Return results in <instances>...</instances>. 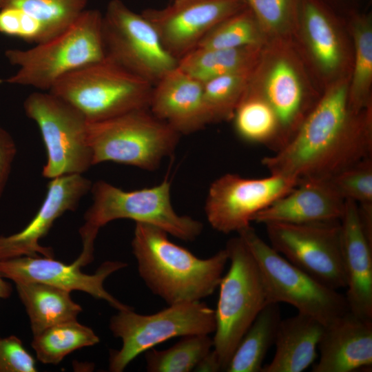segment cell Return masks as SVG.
Segmentation results:
<instances>
[{
  "label": "cell",
  "instance_id": "cell-1",
  "mask_svg": "<svg viewBox=\"0 0 372 372\" xmlns=\"http://www.w3.org/2000/svg\"><path fill=\"white\" fill-rule=\"evenodd\" d=\"M372 157L371 106L360 112L349 102V83L329 87L289 141L262 165L270 174L298 183L330 179L340 172Z\"/></svg>",
  "mask_w": 372,
  "mask_h": 372
},
{
  "label": "cell",
  "instance_id": "cell-2",
  "mask_svg": "<svg viewBox=\"0 0 372 372\" xmlns=\"http://www.w3.org/2000/svg\"><path fill=\"white\" fill-rule=\"evenodd\" d=\"M167 235L153 225L136 223L132 248L146 286L169 305L211 296L229 261L226 249L203 259L172 242Z\"/></svg>",
  "mask_w": 372,
  "mask_h": 372
},
{
  "label": "cell",
  "instance_id": "cell-3",
  "mask_svg": "<svg viewBox=\"0 0 372 372\" xmlns=\"http://www.w3.org/2000/svg\"><path fill=\"white\" fill-rule=\"evenodd\" d=\"M103 14L86 9L68 28L26 49H9L5 55L19 68L6 82L49 91L62 76L105 57Z\"/></svg>",
  "mask_w": 372,
  "mask_h": 372
},
{
  "label": "cell",
  "instance_id": "cell-4",
  "mask_svg": "<svg viewBox=\"0 0 372 372\" xmlns=\"http://www.w3.org/2000/svg\"><path fill=\"white\" fill-rule=\"evenodd\" d=\"M93 203L85 214L80 228L83 247L94 249L101 227L121 218L153 225L185 241L195 240L202 232L203 224L190 216L175 211L171 201V184L165 178L152 187L125 191L104 180L92 184Z\"/></svg>",
  "mask_w": 372,
  "mask_h": 372
},
{
  "label": "cell",
  "instance_id": "cell-5",
  "mask_svg": "<svg viewBox=\"0 0 372 372\" xmlns=\"http://www.w3.org/2000/svg\"><path fill=\"white\" fill-rule=\"evenodd\" d=\"M153 86L105 56L64 75L49 92L97 122L149 109Z\"/></svg>",
  "mask_w": 372,
  "mask_h": 372
},
{
  "label": "cell",
  "instance_id": "cell-6",
  "mask_svg": "<svg viewBox=\"0 0 372 372\" xmlns=\"http://www.w3.org/2000/svg\"><path fill=\"white\" fill-rule=\"evenodd\" d=\"M225 249L230 262L218 287L213 348L225 371L240 340L269 303L257 263L238 236Z\"/></svg>",
  "mask_w": 372,
  "mask_h": 372
},
{
  "label": "cell",
  "instance_id": "cell-7",
  "mask_svg": "<svg viewBox=\"0 0 372 372\" xmlns=\"http://www.w3.org/2000/svg\"><path fill=\"white\" fill-rule=\"evenodd\" d=\"M180 134L149 109L88 122L87 141L93 165L112 161L154 170L175 150Z\"/></svg>",
  "mask_w": 372,
  "mask_h": 372
},
{
  "label": "cell",
  "instance_id": "cell-8",
  "mask_svg": "<svg viewBox=\"0 0 372 372\" xmlns=\"http://www.w3.org/2000/svg\"><path fill=\"white\" fill-rule=\"evenodd\" d=\"M110 329L123 345L110 352L109 369L121 372L138 355L169 339L214 333L215 311L200 301L169 304L149 315L120 310L111 318Z\"/></svg>",
  "mask_w": 372,
  "mask_h": 372
},
{
  "label": "cell",
  "instance_id": "cell-9",
  "mask_svg": "<svg viewBox=\"0 0 372 372\" xmlns=\"http://www.w3.org/2000/svg\"><path fill=\"white\" fill-rule=\"evenodd\" d=\"M238 234L257 263L269 303L289 304L324 324L349 311L344 295L291 264L251 226Z\"/></svg>",
  "mask_w": 372,
  "mask_h": 372
},
{
  "label": "cell",
  "instance_id": "cell-10",
  "mask_svg": "<svg viewBox=\"0 0 372 372\" xmlns=\"http://www.w3.org/2000/svg\"><path fill=\"white\" fill-rule=\"evenodd\" d=\"M26 116L39 127L47 154L42 175L54 178L82 174L93 165L87 141L88 121L75 107L49 91L31 93L23 102Z\"/></svg>",
  "mask_w": 372,
  "mask_h": 372
},
{
  "label": "cell",
  "instance_id": "cell-11",
  "mask_svg": "<svg viewBox=\"0 0 372 372\" xmlns=\"http://www.w3.org/2000/svg\"><path fill=\"white\" fill-rule=\"evenodd\" d=\"M105 56L154 85L178 65L151 23L121 0H111L103 14Z\"/></svg>",
  "mask_w": 372,
  "mask_h": 372
},
{
  "label": "cell",
  "instance_id": "cell-12",
  "mask_svg": "<svg viewBox=\"0 0 372 372\" xmlns=\"http://www.w3.org/2000/svg\"><path fill=\"white\" fill-rule=\"evenodd\" d=\"M265 225L270 245L291 264L329 288L346 287L340 220Z\"/></svg>",
  "mask_w": 372,
  "mask_h": 372
},
{
  "label": "cell",
  "instance_id": "cell-13",
  "mask_svg": "<svg viewBox=\"0 0 372 372\" xmlns=\"http://www.w3.org/2000/svg\"><path fill=\"white\" fill-rule=\"evenodd\" d=\"M298 184L294 179L278 175L248 178L225 174L209 187L205 205L207 219L220 233H238L250 226L258 213Z\"/></svg>",
  "mask_w": 372,
  "mask_h": 372
},
{
  "label": "cell",
  "instance_id": "cell-14",
  "mask_svg": "<svg viewBox=\"0 0 372 372\" xmlns=\"http://www.w3.org/2000/svg\"><path fill=\"white\" fill-rule=\"evenodd\" d=\"M271 52L265 59L261 55L246 92L262 97L273 110L279 125V150L317 102L313 103L309 97L300 70L291 56L280 50Z\"/></svg>",
  "mask_w": 372,
  "mask_h": 372
},
{
  "label": "cell",
  "instance_id": "cell-15",
  "mask_svg": "<svg viewBox=\"0 0 372 372\" xmlns=\"http://www.w3.org/2000/svg\"><path fill=\"white\" fill-rule=\"evenodd\" d=\"M247 7L245 0H174L163 8H147L141 14L178 61L216 25Z\"/></svg>",
  "mask_w": 372,
  "mask_h": 372
},
{
  "label": "cell",
  "instance_id": "cell-16",
  "mask_svg": "<svg viewBox=\"0 0 372 372\" xmlns=\"http://www.w3.org/2000/svg\"><path fill=\"white\" fill-rule=\"evenodd\" d=\"M126 266V263L120 261H105L94 274L89 275L81 271V266L76 260L67 265L45 256H21L1 260L0 273L15 284L39 282L69 292L81 291L95 298L105 300L120 311L132 308L107 292L103 282L112 273Z\"/></svg>",
  "mask_w": 372,
  "mask_h": 372
},
{
  "label": "cell",
  "instance_id": "cell-17",
  "mask_svg": "<svg viewBox=\"0 0 372 372\" xmlns=\"http://www.w3.org/2000/svg\"><path fill=\"white\" fill-rule=\"evenodd\" d=\"M92 185L82 174L62 175L52 178L39 211L21 231L0 236V260L21 256L53 258L51 247H43L39 240L49 231L54 221L67 211H74L81 199Z\"/></svg>",
  "mask_w": 372,
  "mask_h": 372
},
{
  "label": "cell",
  "instance_id": "cell-18",
  "mask_svg": "<svg viewBox=\"0 0 372 372\" xmlns=\"http://www.w3.org/2000/svg\"><path fill=\"white\" fill-rule=\"evenodd\" d=\"M313 372H352L372 364V320L349 310L324 326Z\"/></svg>",
  "mask_w": 372,
  "mask_h": 372
},
{
  "label": "cell",
  "instance_id": "cell-19",
  "mask_svg": "<svg viewBox=\"0 0 372 372\" xmlns=\"http://www.w3.org/2000/svg\"><path fill=\"white\" fill-rule=\"evenodd\" d=\"M149 110L180 135L194 133L211 123L203 83L178 66L153 86Z\"/></svg>",
  "mask_w": 372,
  "mask_h": 372
},
{
  "label": "cell",
  "instance_id": "cell-20",
  "mask_svg": "<svg viewBox=\"0 0 372 372\" xmlns=\"http://www.w3.org/2000/svg\"><path fill=\"white\" fill-rule=\"evenodd\" d=\"M340 236L349 310L372 320V242L361 228L358 205L347 200L340 219Z\"/></svg>",
  "mask_w": 372,
  "mask_h": 372
},
{
  "label": "cell",
  "instance_id": "cell-21",
  "mask_svg": "<svg viewBox=\"0 0 372 372\" xmlns=\"http://www.w3.org/2000/svg\"><path fill=\"white\" fill-rule=\"evenodd\" d=\"M345 203L329 179L303 180L258 213L253 222L267 225L340 220L344 214Z\"/></svg>",
  "mask_w": 372,
  "mask_h": 372
},
{
  "label": "cell",
  "instance_id": "cell-22",
  "mask_svg": "<svg viewBox=\"0 0 372 372\" xmlns=\"http://www.w3.org/2000/svg\"><path fill=\"white\" fill-rule=\"evenodd\" d=\"M324 324L318 319L298 313L281 319L271 362L260 372H301L313 364Z\"/></svg>",
  "mask_w": 372,
  "mask_h": 372
},
{
  "label": "cell",
  "instance_id": "cell-23",
  "mask_svg": "<svg viewBox=\"0 0 372 372\" xmlns=\"http://www.w3.org/2000/svg\"><path fill=\"white\" fill-rule=\"evenodd\" d=\"M309 54L324 74H335L344 62V50L336 23L320 0H300L298 27Z\"/></svg>",
  "mask_w": 372,
  "mask_h": 372
},
{
  "label": "cell",
  "instance_id": "cell-24",
  "mask_svg": "<svg viewBox=\"0 0 372 372\" xmlns=\"http://www.w3.org/2000/svg\"><path fill=\"white\" fill-rule=\"evenodd\" d=\"M16 289L34 335L57 324L76 320L82 311L66 290L39 282L16 283Z\"/></svg>",
  "mask_w": 372,
  "mask_h": 372
},
{
  "label": "cell",
  "instance_id": "cell-25",
  "mask_svg": "<svg viewBox=\"0 0 372 372\" xmlns=\"http://www.w3.org/2000/svg\"><path fill=\"white\" fill-rule=\"evenodd\" d=\"M263 47L196 48L180 58L177 66L203 83L224 74L254 69L260 59Z\"/></svg>",
  "mask_w": 372,
  "mask_h": 372
},
{
  "label": "cell",
  "instance_id": "cell-26",
  "mask_svg": "<svg viewBox=\"0 0 372 372\" xmlns=\"http://www.w3.org/2000/svg\"><path fill=\"white\" fill-rule=\"evenodd\" d=\"M281 319L279 304L268 303L240 340L225 371L260 372Z\"/></svg>",
  "mask_w": 372,
  "mask_h": 372
},
{
  "label": "cell",
  "instance_id": "cell-27",
  "mask_svg": "<svg viewBox=\"0 0 372 372\" xmlns=\"http://www.w3.org/2000/svg\"><path fill=\"white\" fill-rule=\"evenodd\" d=\"M235 131L244 141L278 149L279 125L277 117L262 97L245 91L233 118Z\"/></svg>",
  "mask_w": 372,
  "mask_h": 372
},
{
  "label": "cell",
  "instance_id": "cell-28",
  "mask_svg": "<svg viewBox=\"0 0 372 372\" xmlns=\"http://www.w3.org/2000/svg\"><path fill=\"white\" fill-rule=\"evenodd\" d=\"M354 65L349 83V102L356 112L371 106L372 23L369 15H357L351 21Z\"/></svg>",
  "mask_w": 372,
  "mask_h": 372
},
{
  "label": "cell",
  "instance_id": "cell-29",
  "mask_svg": "<svg viewBox=\"0 0 372 372\" xmlns=\"http://www.w3.org/2000/svg\"><path fill=\"white\" fill-rule=\"evenodd\" d=\"M99 342L92 329L76 320L52 326L34 335L32 347L38 360L43 364H59L75 350Z\"/></svg>",
  "mask_w": 372,
  "mask_h": 372
},
{
  "label": "cell",
  "instance_id": "cell-30",
  "mask_svg": "<svg viewBox=\"0 0 372 372\" xmlns=\"http://www.w3.org/2000/svg\"><path fill=\"white\" fill-rule=\"evenodd\" d=\"M267 41V35L251 10L247 7L213 28L196 48L228 49L265 46Z\"/></svg>",
  "mask_w": 372,
  "mask_h": 372
},
{
  "label": "cell",
  "instance_id": "cell-31",
  "mask_svg": "<svg viewBox=\"0 0 372 372\" xmlns=\"http://www.w3.org/2000/svg\"><path fill=\"white\" fill-rule=\"evenodd\" d=\"M213 347V339L207 334L189 335L169 349L153 348L145 351L146 369L149 372H189Z\"/></svg>",
  "mask_w": 372,
  "mask_h": 372
},
{
  "label": "cell",
  "instance_id": "cell-32",
  "mask_svg": "<svg viewBox=\"0 0 372 372\" xmlns=\"http://www.w3.org/2000/svg\"><path fill=\"white\" fill-rule=\"evenodd\" d=\"M255 68L224 74L203 83L204 103L211 123L232 119Z\"/></svg>",
  "mask_w": 372,
  "mask_h": 372
},
{
  "label": "cell",
  "instance_id": "cell-33",
  "mask_svg": "<svg viewBox=\"0 0 372 372\" xmlns=\"http://www.w3.org/2000/svg\"><path fill=\"white\" fill-rule=\"evenodd\" d=\"M88 0H1L0 9H20L43 25L46 41L68 28L86 10Z\"/></svg>",
  "mask_w": 372,
  "mask_h": 372
},
{
  "label": "cell",
  "instance_id": "cell-34",
  "mask_svg": "<svg viewBox=\"0 0 372 372\" xmlns=\"http://www.w3.org/2000/svg\"><path fill=\"white\" fill-rule=\"evenodd\" d=\"M268 39L282 41L298 27L300 0H245Z\"/></svg>",
  "mask_w": 372,
  "mask_h": 372
},
{
  "label": "cell",
  "instance_id": "cell-35",
  "mask_svg": "<svg viewBox=\"0 0 372 372\" xmlns=\"http://www.w3.org/2000/svg\"><path fill=\"white\" fill-rule=\"evenodd\" d=\"M329 180L345 200L357 204L372 203V157L347 167Z\"/></svg>",
  "mask_w": 372,
  "mask_h": 372
},
{
  "label": "cell",
  "instance_id": "cell-36",
  "mask_svg": "<svg viewBox=\"0 0 372 372\" xmlns=\"http://www.w3.org/2000/svg\"><path fill=\"white\" fill-rule=\"evenodd\" d=\"M0 32L36 44L46 41L41 23L24 11L14 8L0 9Z\"/></svg>",
  "mask_w": 372,
  "mask_h": 372
},
{
  "label": "cell",
  "instance_id": "cell-37",
  "mask_svg": "<svg viewBox=\"0 0 372 372\" xmlns=\"http://www.w3.org/2000/svg\"><path fill=\"white\" fill-rule=\"evenodd\" d=\"M36 362L15 335L0 338V372H35Z\"/></svg>",
  "mask_w": 372,
  "mask_h": 372
},
{
  "label": "cell",
  "instance_id": "cell-38",
  "mask_svg": "<svg viewBox=\"0 0 372 372\" xmlns=\"http://www.w3.org/2000/svg\"><path fill=\"white\" fill-rule=\"evenodd\" d=\"M17 146L11 135L0 126V198L6 186Z\"/></svg>",
  "mask_w": 372,
  "mask_h": 372
},
{
  "label": "cell",
  "instance_id": "cell-39",
  "mask_svg": "<svg viewBox=\"0 0 372 372\" xmlns=\"http://www.w3.org/2000/svg\"><path fill=\"white\" fill-rule=\"evenodd\" d=\"M358 214L362 231L372 242V203L357 204Z\"/></svg>",
  "mask_w": 372,
  "mask_h": 372
},
{
  "label": "cell",
  "instance_id": "cell-40",
  "mask_svg": "<svg viewBox=\"0 0 372 372\" xmlns=\"http://www.w3.org/2000/svg\"><path fill=\"white\" fill-rule=\"evenodd\" d=\"M194 371L216 372L222 371L218 358L214 350L203 358L195 367Z\"/></svg>",
  "mask_w": 372,
  "mask_h": 372
},
{
  "label": "cell",
  "instance_id": "cell-41",
  "mask_svg": "<svg viewBox=\"0 0 372 372\" xmlns=\"http://www.w3.org/2000/svg\"><path fill=\"white\" fill-rule=\"evenodd\" d=\"M3 278L0 273V299L8 298L12 291L11 284Z\"/></svg>",
  "mask_w": 372,
  "mask_h": 372
},
{
  "label": "cell",
  "instance_id": "cell-42",
  "mask_svg": "<svg viewBox=\"0 0 372 372\" xmlns=\"http://www.w3.org/2000/svg\"><path fill=\"white\" fill-rule=\"evenodd\" d=\"M1 0H0V3H1Z\"/></svg>",
  "mask_w": 372,
  "mask_h": 372
}]
</instances>
